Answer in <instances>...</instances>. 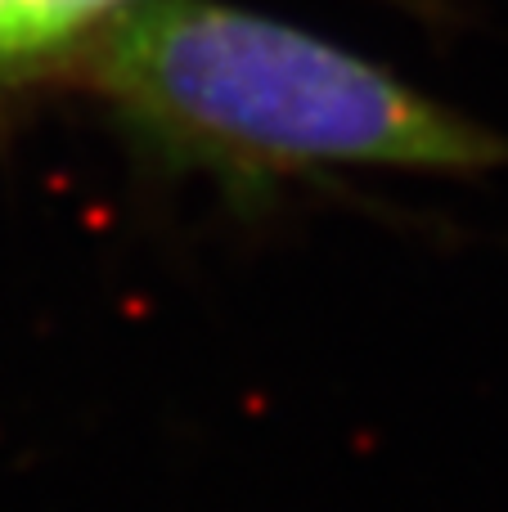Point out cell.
<instances>
[{
	"mask_svg": "<svg viewBox=\"0 0 508 512\" xmlns=\"http://www.w3.org/2000/svg\"><path fill=\"white\" fill-rule=\"evenodd\" d=\"M95 81L162 144L225 167H423L500 158L473 122L392 72L221 0H140L104 32Z\"/></svg>",
	"mask_w": 508,
	"mask_h": 512,
	"instance_id": "6da1fadb",
	"label": "cell"
},
{
	"mask_svg": "<svg viewBox=\"0 0 508 512\" xmlns=\"http://www.w3.org/2000/svg\"><path fill=\"white\" fill-rule=\"evenodd\" d=\"M126 0H0V68L50 54Z\"/></svg>",
	"mask_w": 508,
	"mask_h": 512,
	"instance_id": "7a4b0ae2",
	"label": "cell"
}]
</instances>
